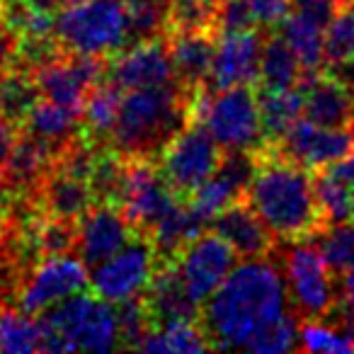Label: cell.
Instances as JSON below:
<instances>
[{
  "label": "cell",
  "mask_w": 354,
  "mask_h": 354,
  "mask_svg": "<svg viewBox=\"0 0 354 354\" xmlns=\"http://www.w3.org/2000/svg\"><path fill=\"white\" fill-rule=\"evenodd\" d=\"M122 93L124 90L114 85L107 75L90 88L83 114H80V124H83V136L95 146H107L109 133L119 117V107H122Z\"/></svg>",
  "instance_id": "obj_27"
},
{
  "label": "cell",
  "mask_w": 354,
  "mask_h": 354,
  "mask_svg": "<svg viewBox=\"0 0 354 354\" xmlns=\"http://www.w3.org/2000/svg\"><path fill=\"white\" fill-rule=\"evenodd\" d=\"M15 3H22V6L37 8V10H49L54 12L56 8L61 6V0H15Z\"/></svg>",
  "instance_id": "obj_47"
},
{
  "label": "cell",
  "mask_w": 354,
  "mask_h": 354,
  "mask_svg": "<svg viewBox=\"0 0 354 354\" xmlns=\"http://www.w3.org/2000/svg\"><path fill=\"white\" fill-rule=\"evenodd\" d=\"M54 35L66 51L88 56L119 54L129 46V12L124 0H80L54 17Z\"/></svg>",
  "instance_id": "obj_6"
},
{
  "label": "cell",
  "mask_w": 354,
  "mask_h": 354,
  "mask_svg": "<svg viewBox=\"0 0 354 354\" xmlns=\"http://www.w3.org/2000/svg\"><path fill=\"white\" fill-rule=\"evenodd\" d=\"M344 6H347V0H291V12L308 17L310 22L325 30Z\"/></svg>",
  "instance_id": "obj_42"
},
{
  "label": "cell",
  "mask_w": 354,
  "mask_h": 354,
  "mask_svg": "<svg viewBox=\"0 0 354 354\" xmlns=\"http://www.w3.org/2000/svg\"><path fill=\"white\" fill-rule=\"evenodd\" d=\"M315 243H318L333 274H342L347 267L354 265V221L330 223L315 238Z\"/></svg>",
  "instance_id": "obj_36"
},
{
  "label": "cell",
  "mask_w": 354,
  "mask_h": 354,
  "mask_svg": "<svg viewBox=\"0 0 354 354\" xmlns=\"http://www.w3.org/2000/svg\"><path fill=\"white\" fill-rule=\"evenodd\" d=\"M313 185L320 209H323L325 218H328V226L330 223L352 221V187L337 183L325 170H315Z\"/></svg>",
  "instance_id": "obj_37"
},
{
  "label": "cell",
  "mask_w": 354,
  "mask_h": 354,
  "mask_svg": "<svg viewBox=\"0 0 354 354\" xmlns=\"http://www.w3.org/2000/svg\"><path fill=\"white\" fill-rule=\"evenodd\" d=\"M349 131H352V138H354V112H352V117H349Z\"/></svg>",
  "instance_id": "obj_48"
},
{
  "label": "cell",
  "mask_w": 354,
  "mask_h": 354,
  "mask_svg": "<svg viewBox=\"0 0 354 354\" xmlns=\"http://www.w3.org/2000/svg\"><path fill=\"white\" fill-rule=\"evenodd\" d=\"M15 46H17L15 32L8 30L6 22L0 20V71H8L12 66V59H15Z\"/></svg>",
  "instance_id": "obj_44"
},
{
  "label": "cell",
  "mask_w": 354,
  "mask_h": 354,
  "mask_svg": "<svg viewBox=\"0 0 354 354\" xmlns=\"http://www.w3.org/2000/svg\"><path fill=\"white\" fill-rule=\"evenodd\" d=\"M325 64H339L354 56V10L344 6L325 27L323 37Z\"/></svg>",
  "instance_id": "obj_38"
},
{
  "label": "cell",
  "mask_w": 354,
  "mask_h": 354,
  "mask_svg": "<svg viewBox=\"0 0 354 354\" xmlns=\"http://www.w3.org/2000/svg\"><path fill=\"white\" fill-rule=\"evenodd\" d=\"M301 352H325V354H352L354 352V320L344 318L335 310L330 318L304 320L299 325Z\"/></svg>",
  "instance_id": "obj_28"
},
{
  "label": "cell",
  "mask_w": 354,
  "mask_h": 354,
  "mask_svg": "<svg viewBox=\"0 0 354 354\" xmlns=\"http://www.w3.org/2000/svg\"><path fill=\"white\" fill-rule=\"evenodd\" d=\"M133 236H136V228L129 223L122 209L112 204H95L78 221L75 250L80 252V260L85 265L97 267L122 250Z\"/></svg>",
  "instance_id": "obj_18"
},
{
  "label": "cell",
  "mask_w": 354,
  "mask_h": 354,
  "mask_svg": "<svg viewBox=\"0 0 354 354\" xmlns=\"http://www.w3.org/2000/svg\"><path fill=\"white\" fill-rule=\"evenodd\" d=\"M281 158L306 167V170H320L330 162L354 153V138L347 129H333V127H318L301 117L274 146Z\"/></svg>",
  "instance_id": "obj_14"
},
{
  "label": "cell",
  "mask_w": 354,
  "mask_h": 354,
  "mask_svg": "<svg viewBox=\"0 0 354 354\" xmlns=\"http://www.w3.org/2000/svg\"><path fill=\"white\" fill-rule=\"evenodd\" d=\"M39 88H37L32 73L15 68V66L6 71V75L0 80V112L8 119H12L20 127L30 114V109L39 102Z\"/></svg>",
  "instance_id": "obj_34"
},
{
  "label": "cell",
  "mask_w": 354,
  "mask_h": 354,
  "mask_svg": "<svg viewBox=\"0 0 354 354\" xmlns=\"http://www.w3.org/2000/svg\"><path fill=\"white\" fill-rule=\"evenodd\" d=\"M141 299L153 328H160V325L167 323H183V320L199 323L202 308L187 294V289H185L183 279H180L172 262L158 267Z\"/></svg>",
  "instance_id": "obj_21"
},
{
  "label": "cell",
  "mask_w": 354,
  "mask_h": 354,
  "mask_svg": "<svg viewBox=\"0 0 354 354\" xmlns=\"http://www.w3.org/2000/svg\"><path fill=\"white\" fill-rule=\"evenodd\" d=\"M291 308L284 272L277 255L252 257L236 265L204 301L199 325L212 349H250L270 325Z\"/></svg>",
  "instance_id": "obj_1"
},
{
  "label": "cell",
  "mask_w": 354,
  "mask_h": 354,
  "mask_svg": "<svg viewBox=\"0 0 354 354\" xmlns=\"http://www.w3.org/2000/svg\"><path fill=\"white\" fill-rule=\"evenodd\" d=\"M284 41L291 46V51L299 59L304 73H313V71H320L325 64V49H323V37L325 30L315 22H310L308 17L296 15V12H289V15L281 20V25L277 27Z\"/></svg>",
  "instance_id": "obj_31"
},
{
  "label": "cell",
  "mask_w": 354,
  "mask_h": 354,
  "mask_svg": "<svg viewBox=\"0 0 354 354\" xmlns=\"http://www.w3.org/2000/svg\"><path fill=\"white\" fill-rule=\"evenodd\" d=\"M20 129L41 138L54 151V156H59L61 151H66L71 143L83 136L80 114L59 107V104L49 102L44 97H39V102L30 109V114L20 124Z\"/></svg>",
  "instance_id": "obj_26"
},
{
  "label": "cell",
  "mask_w": 354,
  "mask_h": 354,
  "mask_svg": "<svg viewBox=\"0 0 354 354\" xmlns=\"http://www.w3.org/2000/svg\"><path fill=\"white\" fill-rule=\"evenodd\" d=\"M328 73L347 90V95L354 100V56L347 61H339V64H330L328 66Z\"/></svg>",
  "instance_id": "obj_45"
},
{
  "label": "cell",
  "mask_w": 354,
  "mask_h": 354,
  "mask_svg": "<svg viewBox=\"0 0 354 354\" xmlns=\"http://www.w3.org/2000/svg\"><path fill=\"white\" fill-rule=\"evenodd\" d=\"M257 102H260V119H262V131H265L267 148L274 146L304 117V97H301L299 88L260 90L257 93Z\"/></svg>",
  "instance_id": "obj_30"
},
{
  "label": "cell",
  "mask_w": 354,
  "mask_h": 354,
  "mask_svg": "<svg viewBox=\"0 0 354 354\" xmlns=\"http://www.w3.org/2000/svg\"><path fill=\"white\" fill-rule=\"evenodd\" d=\"M257 167V153L248 151H226L218 167L207 183L192 194V207L207 223L216 216L221 209L231 207L233 202L245 197V189L250 185Z\"/></svg>",
  "instance_id": "obj_16"
},
{
  "label": "cell",
  "mask_w": 354,
  "mask_h": 354,
  "mask_svg": "<svg viewBox=\"0 0 354 354\" xmlns=\"http://www.w3.org/2000/svg\"><path fill=\"white\" fill-rule=\"evenodd\" d=\"M41 352H112L119 349L117 308L97 294H78L39 313Z\"/></svg>",
  "instance_id": "obj_4"
},
{
  "label": "cell",
  "mask_w": 354,
  "mask_h": 354,
  "mask_svg": "<svg viewBox=\"0 0 354 354\" xmlns=\"http://www.w3.org/2000/svg\"><path fill=\"white\" fill-rule=\"evenodd\" d=\"M107 73V59L88 54H73L61 51L49 64L39 66L32 73L39 95L49 102L71 109L75 114H83V104L90 88L104 78Z\"/></svg>",
  "instance_id": "obj_11"
},
{
  "label": "cell",
  "mask_w": 354,
  "mask_h": 354,
  "mask_svg": "<svg viewBox=\"0 0 354 354\" xmlns=\"http://www.w3.org/2000/svg\"><path fill=\"white\" fill-rule=\"evenodd\" d=\"M8 204H10V192L6 189V185L0 183V241H3V233H6Z\"/></svg>",
  "instance_id": "obj_46"
},
{
  "label": "cell",
  "mask_w": 354,
  "mask_h": 354,
  "mask_svg": "<svg viewBox=\"0 0 354 354\" xmlns=\"http://www.w3.org/2000/svg\"><path fill=\"white\" fill-rule=\"evenodd\" d=\"M141 352H207L212 349L209 337L199 323H167L160 328H151L141 342Z\"/></svg>",
  "instance_id": "obj_32"
},
{
  "label": "cell",
  "mask_w": 354,
  "mask_h": 354,
  "mask_svg": "<svg viewBox=\"0 0 354 354\" xmlns=\"http://www.w3.org/2000/svg\"><path fill=\"white\" fill-rule=\"evenodd\" d=\"M90 286V272L83 260L71 252L46 255L37 260L22 274L17 284V306L25 313L39 315L44 308L85 291Z\"/></svg>",
  "instance_id": "obj_10"
},
{
  "label": "cell",
  "mask_w": 354,
  "mask_h": 354,
  "mask_svg": "<svg viewBox=\"0 0 354 354\" xmlns=\"http://www.w3.org/2000/svg\"><path fill=\"white\" fill-rule=\"evenodd\" d=\"M223 148L202 122H189L158 158L160 175L180 199H189L218 167Z\"/></svg>",
  "instance_id": "obj_8"
},
{
  "label": "cell",
  "mask_w": 354,
  "mask_h": 354,
  "mask_svg": "<svg viewBox=\"0 0 354 354\" xmlns=\"http://www.w3.org/2000/svg\"><path fill=\"white\" fill-rule=\"evenodd\" d=\"M17 136H20V127L0 112V170H3V165H6L8 158H10Z\"/></svg>",
  "instance_id": "obj_43"
},
{
  "label": "cell",
  "mask_w": 354,
  "mask_h": 354,
  "mask_svg": "<svg viewBox=\"0 0 354 354\" xmlns=\"http://www.w3.org/2000/svg\"><path fill=\"white\" fill-rule=\"evenodd\" d=\"M243 199L279 243L315 241L328 228L313 177L272 148L257 153L255 175Z\"/></svg>",
  "instance_id": "obj_2"
},
{
  "label": "cell",
  "mask_w": 354,
  "mask_h": 354,
  "mask_svg": "<svg viewBox=\"0 0 354 354\" xmlns=\"http://www.w3.org/2000/svg\"><path fill=\"white\" fill-rule=\"evenodd\" d=\"M284 272L289 304L304 320L330 318L339 306V286L315 241L286 243V250H274Z\"/></svg>",
  "instance_id": "obj_7"
},
{
  "label": "cell",
  "mask_w": 354,
  "mask_h": 354,
  "mask_svg": "<svg viewBox=\"0 0 354 354\" xmlns=\"http://www.w3.org/2000/svg\"><path fill=\"white\" fill-rule=\"evenodd\" d=\"M262 44H265V37L260 30L218 35L209 85L214 90L233 88V85H255L260 78Z\"/></svg>",
  "instance_id": "obj_17"
},
{
  "label": "cell",
  "mask_w": 354,
  "mask_h": 354,
  "mask_svg": "<svg viewBox=\"0 0 354 354\" xmlns=\"http://www.w3.org/2000/svg\"><path fill=\"white\" fill-rule=\"evenodd\" d=\"M207 221L197 214V209L187 199H177L175 207L153 226L148 238L153 241L160 265H170L175 257L204 231Z\"/></svg>",
  "instance_id": "obj_25"
},
{
  "label": "cell",
  "mask_w": 354,
  "mask_h": 354,
  "mask_svg": "<svg viewBox=\"0 0 354 354\" xmlns=\"http://www.w3.org/2000/svg\"><path fill=\"white\" fill-rule=\"evenodd\" d=\"M107 75L122 90L156 88V85L177 83L165 37H153L129 44L112 61H107Z\"/></svg>",
  "instance_id": "obj_15"
},
{
  "label": "cell",
  "mask_w": 354,
  "mask_h": 354,
  "mask_svg": "<svg viewBox=\"0 0 354 354\" xmlns=\"http://www.w3.org/2000/svg\"><path fill=\"white\" fill-rule=\"evenodd\" d=\"M165 39L177 83L187 88L189 93H197L199 88L209 85L214 51H216V35L212 32H170L165 35Z\"/></svg>",
  "instance_id": "obj_23"
},
{
  "label": "cell",
  "mask_w": 354,
  "mask_h": 354,
  "mask_svg": "<svg viewBox=\"0 0 354 354\" xmlns=\"http://www.w3.org/2000/svg\"><path fill=\"white\" fill-rule=\"evenodd\" d=\"M0 352H41L39 320H35L22 308H12L10 304H0Z\"/></svg>",
  "instance_id": "obj_33"
},
{
  "label": "cell",
  "mask_w": 354,
  "mask_h": 354,
  "mask_svg": "<svg viewBox=\"0 0 354 354\" xmlns=\"http://www.w3.org/2000/svg\"><path fill=\"white\" fill-rule=\"evenodd\" d=\"M192 119L212 131L223 151L262 153L267 148L260 102L252 85L214 90L204 85L192 97Z\"/></svg>",
  "instance_id": "obj_5"
},
{
  "label": "cell",
  "mask_w": 354,
  "mask_h": 354,
  "mask_svg": "<svg viewBox=\"0 0 354 354\" xmlns=\"http://www.w3.org/2000/svg\"><path fill=\"white\" fill-rule=\"evenodd\" d=\"M117 323H119V349H138L143 337H146V333L153 328L141 296H133V299L117 304Z\"/></svg>",
  "instance_id": "obj_39"
},
{
  "label": "cell",
  "mask_w": 354,
  "mask_h": 354,
  "mask_svg": "<svg viewBox=\"0 0 354 354\" xmlns=\"http://www.w3.org/2000/svg\"><path fill=\"white\" fill-rule=\"evenodd\" d=\"M238 252L218 233H199L180 255L175 257V270L183 279L187 294L199 306L221 286V281L236 267Z\"/></svg>",
  "instance_id": "obj_13"
},
{
  "label": "cell",
  "mask_w": 354,
  "mask_h": 354,
  "mask_svg": "<svg viewBox=\"0 0 354 354\" xmlns=\"http://www.w3.org/2000/svg\"><path fill=\"white\" fill-rule=\"evenodd\" d=\"M212 231L218 233L243 260L267 257L277 250V238L245 199H238L231 207L221 209L212 218Z\"/></svg>",
  "instance_id": "obj_20"
},
{
  "label": "cell",
  "mask_w": 354,
  "mask_h": 354,
  "mask_svg": "<svg viewBox=\"0 0 354 354\" xmlns=\"http://www.w3.org/2000/svg\"><path fill=\"white\" fill-rule=\"evenodd\" d=\"M243 3L250 10L255 25L265 30H277L291 12V0H243Z\"/></svg>",
  "instance_id": "obj_41"
},
{
  "label": "cell",
  "mask_w": 354,
  "mask_h": 354,
  "mask_svg": "<svg viewBox=\"0 0 354 354\" xmlns=\"http://www.w3.org/2000/svg\"><path fill=\"white\" fill-rule=\"evenodd\" d=\"M299 318H296L294 310L279 318L274 325L265 330L255 342L250 344L248 352H257V354H284L291 349L299 347Z\"/></svg>",
  "instance_id": "obj_40"
},
{
  "label": "cell",
  "mask_w": 354,
  "mask_h": 354,
  "mask_svg": "<svg viewBox=\"0 0 354 354\" xmlns=\"http://www.w3.org/2000/svg\"><path fill=\"white\" fill-rule=\"evenodd\" d=\"M37 202L41 204L46 214L59 218H68V221H80L88 209L95 207V197L90 183L78 175L61 170V167H51L46 180L41 183Z\"/></svg>",
  "instance_id": "obj_24"
},
{
  "label": "cell",
  "mask_w": 354,
  "mask_h": 354,
  "mask_svg": "<svg viewBox=\"0 0 354 354\" xmlns=\"http://www.w3.org/2000/svg\"><path fill=\"white\" fill-rule=\"evenodd\" d=\"M352 221H354V187H352Z\"/></svg>",
  "instance_id": "obj_50"
},
{
  "label": "cell",
  "mask_w": 354,
  "mask_h": 354,
  "mask_svg": "<svg viewBox=\"0 0 354 354\" xmlns=\"http://www.w3.org/2000/svg\"><path fill=\"white\" fill-rule=\"evenodd\" d=\"M3 3H6V0H0V15H3Z\"/></svg>",
  "instance_id": "obj_51"
},
{
  "label": "cell",
  "mask_w": 354,
  "mask_h": 354,
  "mask_svg": "<svg viewBox=\"0 0 354 354\" xmlns=\"http://www.w3.org/2000/svg\"><path fill=\"white\" fill-rule=\"evenodd\" d=\"M192 97L180 83L129 90L107 146L124 158L158 160L167 143L192 122Z\"/></svg>",
  "instance_id": "obj_3"
},
{
  "label": "cell",
  "mask_w": 354,
  "mask_h": 354,
  "mask_svg": "<svg viewBox=\"0 0 354 354\" xmlns=\"http://www.w3.org/2000/svg\"><path fill=\"white\" fill-rule=\"evenodd\" d=\"M54 151L46 146L35 133L20 129L12 153L8 162L0 170V183L6 185L10 194H25V197H37L41 183L54 167Z\"/></svg>",
  "instance_id": "obj_19"
},
{
  "label": "cell",
  "mask_w": 354,
  "mask_h": 354,
  "mask_svg": "<svg viewBox=\"0 0 354 354\" xmlns=\"http://www.w3.org/2000/svg\"><path fill=\"white\" fill-rule=\"evenodd\" d=\"M301 97H304V117L318 127L342 129L349 124L354 112V100L347 90L328 73V71H313L301 75Z\"/></svg>",
  "instance_id": "obj_22"
},
{
  "label": "cell",
  "mask_w": 354,
  "mask_h": 354,
  "mask_svg": "<svg viewBox=\"0 0 354 354\" xmlns=\"http://www.w3.org/2000/svg\"><path fill=\"white\" fill-rule=\"evenodd\" d=\"M177 194L160 175L158 160L127 158V175H124L122 197L117 207L129 218L136 233H151L153 226L175 207Z\"/></svg>",
  "instance_id": "obj_12"
},
{
  "label": "cell",
  "mask_w": 354,
  "mask_h": 354,
  "mask_svg": "<svg viewBox=\"0 0 354 354\" xmlns=\"http://www.w3.org/2000/svg\"><path fill=\"white\" fill-rule=\"evenodd\" d=\"M160 267L153 241L146 233H136L119 252H114L102 265L93 267L90 286L100 299L109 304H122L141 296Z\"/></svg>",
  "instance_id": "obj_9"
},
{
  "label": "cell",
  "mask_w": 354,
  "mask_h": 354,
  "mask_svg": "<svg viewBox=\"0 0 354 354\" xmlns=\"http://www.w3.org/2000/svg\"><path fill=\"white\" fill-rule=\"evenodd\" d=\"M301 68L299 59L291 51V46L284 41L279 32H272L265 37L260 56V90H291L299 88Z\"/></svg>",
  "instance_id": "obj_29"
},
{
  "label": "cell",
  "mask_w": 354,
  "mask_h": 354,
  "mask_svg": "<svg viewBox=\"0 0 354 354\" xmlns=\"http://www.w3.org/2000/svg\"><path fill=\"white\" fill-rule=\"evenodd\" d=\"M73 3H80V0H61V6H73Z\"/></svg>",
  "instance_id": "obj_49"
},
{
  "label": "cell",
  "mask_w": 354,
  "mask_h": 354,
  "mask_svg": "<svg viewBox=\"0 0 354 354\" xmlns=\"http://www.w3.org/2000/svg\"><path fill=\"white\" fill-rule=\"evenodd\" d=\"M221 0H167V35L170 32H212Z\"/></svg>",
  "instance_id": "obj_35"
}]
</instances>
